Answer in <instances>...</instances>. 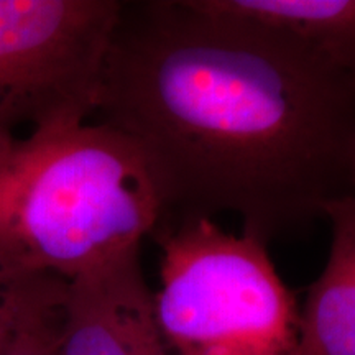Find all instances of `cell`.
Wrapping results in <instances>:
<instances>
[{"label":"cell","instance_id":"obj_5","mask_svg":"<svg viewBox=\"0 0 355 355\" xmlns=\"http://www.w3.org/2000/svg\"><path fill=\"white\" fill-rule=\"evenodd\" d=\"M60 355H175L159 331L140 250L69 279Z\"/></svg>","mask_w":355,"mask_h":355},{"label":"cell","instance_id":"obj_1","mask_svg":"<svg viewBox=\"0 0 355 355\" xmlns=\"http://www.w3.org/2000/svg\"><path fill=\"white\" fill-rule=\"evenodd\" d=\"M94 114L140 148L162 224L230 212L268 243L355 193V79L199 0H122Z\"/></svg>","mask_w":355,"mask_h":355},{"label":"cell","instance_id":"obj_4","mask_svg":"<svg viewBox=\"0 0 355 355\" xmlns=\"http://www.w3.org/2000/svg\"><path fill=\"white\" fill-rule=\"evenodd\" d=\"M122 0H0V146L94 115Z\"/></svg>","mask_w":355,"mask_h":355},{"label":"cell","instance_id":"obj_10","mask_svg":"<svg viewBox=\"0 0 355 355\" xmlns=\"http://www.w3.org/2000/svg\"><path fill=\"white\" fill-rule=\"evenodd\" d=\"M354 186H355V165H354Z\"/></svg>","mask_w":355,"mask_h":355},{"label":"cell","instance_id":"obj_6","mask_svg":"<svg viewBox=\"0 0 355 355\" xmlns=\"http://www.w3.org/2000/svg\"><path fill=\"white\" fill-rule=\"evenodd\" d=\"M322 217L329 257L300 311L295 355H355V193L331 201Z\"/></svg>","mask_w":355,"mask_h":355},{"label":"cell","instance_id":"obj_8","mask_svg":"<svg viewBox=\"0 0 355 355\" xmlns=\"http://www.w3.org/2000/svg\"><path fill=\"white\" fill-rule=\"evenodd\" d=\"M68 279L50 273L7 283L6 332L0 355H60Z\"/></svg>","mask_w":355,"mask_h":355},{"label":"cell","instance_id":"obj_3","mask_svg":"<svg viewBox=\"0 0 355 355\" xmlns=\"http://www.w3.org/2000/svg\"><path fill=\"white\" fill-rule=\"evenodd\" d=\"M155 314L175 355H295L300 309L266 242L214 219L162 224Z\"/></svg>","mask_w":355,"mask_h":355},{"label":"cell","instance_id":"obj_2","mask_svg":"<svg viewBox=\"0 0 355 355\" xmlns=\"http://www.w3.org/2000/svg\"><path fill=\"white\" fill-rule=\"evenodd\" d=\"M162 220L145 157L105 123H51L0 146V285L69 282L140 250Z\"/></svg>","mask_w":355,"mask_h":355},{"label":"cell","instance_id":"obj_7","mask_svg":"<svg viewBox=\"0 0 355 355\" xmlns=\"http://www.w3.org/2000/svg\"><path fill=\"white\" fill-rule=\"evenodd\" d=\"M230 19L273 30L355 79V0H199Z\"/></svg>","mask_w":355,"mask_h":355},{"label":"cell","instance_id":"obj_9","mask_svg":"<svg viewBox=\"0 0 355 355\" xmlns=\"http://www.w3.org/2000/svg\"><path fill=\"white\" fill-rule=\"evenodd\" d=\"M3 288H6V285H0V354H2L3 332H6V308H3Z\"/></svg>","mask_w":355,"mask_h":355}]
</instances>
